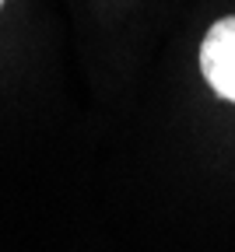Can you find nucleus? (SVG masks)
<instances>
[{
    "mask_svg": "<svg viewBox=\"0 0 235 252\" xmlns=\"http://www.w3.org/2000/svg\"><path fill=\"white\" fill-rule=\"evenodd\" d=\"M200 70L218 98L235 102V14L207 28L200 42Z\"/></svg>",
    "mask_w": 235,
    "mask_h": 252,
    "instance_id": "nucleus-1",
    "label": "nucleus"
},
{
    "mask_svg": "<svg viewBox=\"0 0 235 252\" xmlns=\"http://www.w3.org/2000/svg\"><path fill=\"white\" fill-rule=\"evenodd\" d=\"M0 7H4V0H0Z\"/></svg>",
    "mask_w": 235,
    "mask_h": 252,
    "instance_id": "nucleus-2",
    "label": "nucleus"
}]
</instances>
